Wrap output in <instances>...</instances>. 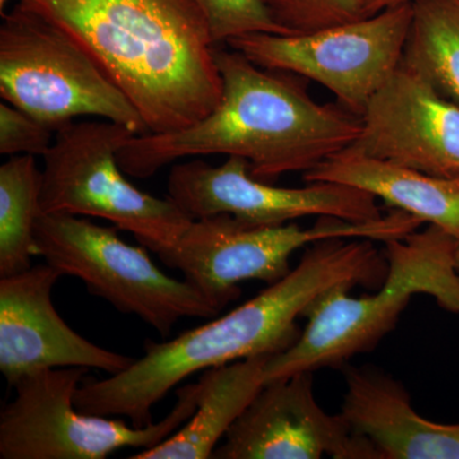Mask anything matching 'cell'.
<instances>
[{"label": "cell", "mask_w": 459, "mask_h": 459, "mask_svg": "<svg viewBox=\"0 0 459 459\" xmlns=\"http://www.w3.org/2000/svg\"><path fill=\"white\" fill-rule=\"evenodd\" d=\"M341 413L380 459H459V424L422 418L407 389L373 367H344Z\"/></svg>", "instance_id": "15"}, {"label": "cell", "mask_w": 459, "mask_h": 459, "mask_svg": "<svg viewBox=\"0 0 459 459\" xmlns=\"http://www.w3.org/2000/svg\"><path fill=\"white\" fill-rule=\"evenodd\" d=\"M401 65L459 105V0H411Z\"/></svg>", "instance_id": "18"}, {"label": "cell", "mask_w": 459, "mask_h": 459, "mask_svg": "<svg viewBox=\"0 0 459 459\" xmlns=\"http://www.w3.org/2000/svg\"><path fill=\"white\" fill-rule=\"evenodd\" d=\"M458 240L434 225L385 241L388 272L373 295L351 298L338 286L320 296L307 310L301 336L286 351L272 356L264 380L323 368H343L370 352L394 331L413 295L433 296L446 312L459 314V274L455 256Z\"/></svg>", "instance_id": "4"}, {"label": "cell", "mask_w": 459, "mask_h": 459, "mask_svg": "<svg viewBox=\"0 0 459 459\" xmlns=\"http://www.w3.org/2000/svg\"><path fill=\"white\" fill-rule=\"evenodd\" d=\"M411 0H362L365 17L374 16L386 8L395 7V5L404 4Z\"/></svg>", "instance_id": "23"}, {"label": "cell", "mask_w": 459, "mask_h": 459, "mask_svg": "<svg viewBox=\"0 0 459 459\" xmlns=\"http://www.w3.org/2000/svg\"><path fill=\"white\" fill-rule=\"evenodd\" d=\"M86 368H56L26 376L0 412L2 459H105L123 448L148 449L183 427L197 410L198 383L181 386L170 412L140 428L75 407Z\"/></svg>", "instance_id": "7"}, {"label": "cell", "mask_w": 459, "mask_h": 459, "mask_svg": "<svg viewBox=\"0 0 459 459\" xmlns=\"http://www.w3.org/2000/svg\"><path fill=\"white\" fill-rule=\"evenodd\" d=\"M412 18L411 2L353 22L304 33H249L229 41L255 65L316 81L341 107L364 113L401 65Z\"/></svg>", "instance_id": "10"}, {"label": "cell", "mask_w": 459, "mask_h": 459, "mask_svg": "<svg viewBox=\"0 0 459 459\" xmlns=\"http://www.w3.org/2000/svg\"><path fill=\"white\" fill-rule=\"evenodd\" d=\"M304 180L346 184L365 190L394 210L437 226L459 241V175L434 177L349 147L304 172Z\"/></svg>", "instance_id": "16"}, {"label": "cell", "mask_w": 459, "mask_h": 459, "mask_svg": "<svg viewBox=\"0 0 459 459\" xmlns=\"http://www.w3.org/2000/svg\"><path fill=\"white\" fill-rule=\"evenodd\" d=\"M380 459L342 413L331 415L314 394L313 373L270 380L217 446L219 459Z\"/></svg>", "instance_id": "12"}, {"label": "cell", "mask_w": 459, "mask_h": 459, "mask_svg": "<svg viewBox=\"0 0 459 459\" xmlns=\"http://www.w3.org/2000/svg\"><path fill=\"white\" fill-rule=\"evenodd\" d=\"M53 129L9 102L0 104V153L44 156L53 144Z\"/></svg>", "instance_id": "22"}, {"label": "cell", "mask_w": 459, "mask_h": 459, "mask_svg": "<svg viewBox=\"0 0 459 459\" xmlns=\"http://www.w3.org/2000/svg\"><path fill=\"white\" fill-rule=\"evenodd\" d=\"M42 156L41 212L99 217L132 232L142 247L170 240L193 217L170 198L142 192L117 155L135 134L110 120L72 123Z\"/></svg>", "instance_id": "8"}, {"label": "cell", "mask_w": 459, "mask_h": 459, "mask_svg": "<svg viewBox=\"0 0 459 459\" xmlns=\"http://www.w3.org/2000/svg\"><path fill=\"white\" fill-rule=\"evenodd\" d=\"M353 150L434 175H459V105L403 65L361 114Z\"/></svg>", "instance_id": "14"}, {"label": "cell", "mask_w": 459, "mask_h": 459, "mask_svg": "<svg viewBox=\"0 0 459 459\" xmlns=\"http://www.w3.org/2000/svg\"><path fill=\"white\" fill-rule=\"evenodd\" d=\"M388 271L374 240L332 238L307 247L282 280L272 283L221 318L184 332L168 342H144V355L107 379L84 377L75 407L98 416H126L134 427L152 424V409L199 371L243 359L277 355L301 336L299 318L338 286L377 289Z\"/></svg>", "instance_id": "1"}, {"label": "cell", "mask_w": 459, "mask_h": 459, "mask_svg": "<svg viewBox=\"0 0 459 459\" xmlns=\"http://www.w3.org/2000/svg\"><path fill=\"white\" fill-rule=\"evenodd\" d=\"M117 230L74 214L41 213L35 231L38 256L164 338L181 318L210 319L220 313L186 281L160 270L146 247L123 241Z\"/></svg>", "instance_id": "9"}, {"label": "cell", "mask_w": 459, "mask_h": 459, "mask_svg": "<svg viewBox=\"0 0 459 459\" xmlns=\"http://www.w3.org/2000/svg\"><path fill=\"white\" fill-rule=\"evenodd\" d=\"M304 188L274 186L256 179L240 157L212 166L202 160L175 165L168 198L193 219L226 213L255 226L286 225L303 217L368 222L383 216L377 198L346 184L316 181Z\"/></svg>", "instance_id": "11"}, {"label": "cell", "mask_w": 459, "mask_h": 459, "mask_svg": "<svg viewBox=\"0 0 459 459\" xmlns=\"http://www.w3.org/2000/svg\"><path fill=\"white\" fill-rule=\"evenodd\" d=\"M8 2L9 0H0V12H2V14H4V7Z\"/></svg>", "instance_id": "25"}, {"label": "cell", "mask_w": 459, "mask_h": 459, "mask_svg": "<svg viewBox=\"0 0 459 459\" xmlns=\"http://www.w3.org/2000/svg\"><path fill=\"white\" fill-rule=\"evenodd\" d=\"M271 358L255 356L202 371L192 418L164 442L129 459L213 458L220 440L265 385V365Z\"/></svg>", "instance_id": "17"}, {"label": "cell", "mask_w": 459, "mask_h": 459, "mask_svg": "<svg viewBox=\"0 0 459 459\" xmlns=\"http://www.w3.org/2000/svg\"><path fill=\"white\" fill-rule=\"evenodd\" d=\"M223 90L204 119L171 133L134 135L117 161L138 179L186 157H240L256 179L272 183L289 172L309 171L352 146L361 117L310 98L295 74L255 65L240 51L217 49Z\"/></svg>", "instance_id": "2"}, {"label": "cell", "mask_w": 459, "mask_h": 459, "mask_svg": "<svg viewBox=\"0 0 459 459\" xmlns=\"http://www.w3.org/2000/svg\"><path fill=\"white\" fill-rule=\"evenodd\" d=\"M422 225L401 210L380 219L350 222L319 217L316 225L303 229L290 222L279 226H255L230 214L195 219L177 237L146 247L171 270L181 272L217 310L241 295L240 283L263 281L272 285L290 273V258L299 249L332 238H360L374 241L407 237Z\"/></svg>", "instance_id": "5"}, {"label": "cell", "mask_w": 459, "mask_h": 459, "mask_svg": "<svg viewBox=\"0 0 459 459\" xmlns=\"http://www.w3.org/2000/svg\"><path fill=\"white\" fill-rule=\"evenodd\" d=\"M62 277L48 263L0 277V371L11 386L36 371L56 368L115 376L134 361L90 342L66 325L51 301Z\"/></svg>", "instance_id": "13"}, {"label": "cell", "mask_w": 459, "mask_h": 459, "mask_svg": "<svg viewBox=\"0 0 459 459\" xmlns=\"http://www.w3.org/2000/svg\"><path fill=\"white\" fill-rule=\"evenodd\" d=\"M274 22L304 33L365 18L362 0H263Z\"/></svg>", "instance_id": "20"}, {"label": "cell", "mask_w": 459, "mask_h": 459, "mask_svg": "<svg viewBox=\"0 0 459 459\" xmlns=\"http://www.w3.org/2000/svg\"><path fill=\"white\" fill-rule=\"evenodd\" d=\"M90 54L148 133L186 128L222 98L216 47L195 0H18Z\"/></svg>", "instance_id": "3"}, {"label": "cell", "mask_w": 459, "mask_h": 459, "mask_svg": "<svg viewBox=\"0 0 459 459\" xmlns=\"http://www.w3.org/2000/svg\"><path fill=\"white\" fill-rule=\"evenodd\" d=\"M455 271H457V273L459 274V241L457 244V249H455Z\"/></svg>", "instance_id": "24"}, {"label": "cell", "mask_w": 459, "mask_h": 459, "mask_svg": "<svg viewBox=\"0 0 459 459\" xmlns=\"http://www.w3.org/2000/svg\"><path fill=\"white\" fill-rule=\"evenodd\" d=\"M204 11L214 44L249 33L287 32L272 18L263 0H195Z\"/></svg>", "instance_id": "21"}, {"label": "cell", "mask_w": 459, "mask_h": 459, "mask_svg": "<svg viewBox=\"0 0 459 459\" xmlns=\"http://www.w3.org/2000/svg\"><path fill=\"white\" fill-rule=\"evenodd\" d=\"M0 95L60 131L98 117L146 134L143 117L68 33L18 3L0 26Z\"/></svg>", "instance_id": "6"}, {"label": "cell", "mask_w": 459, "mask_h": 459, "mask_svg": "<svg viewBox=\"0 0 459 459\" xmlns=\"http://www.w3.org/2000/svg\"><path fill=\"white\" fill-rule=\"evenodd\" d=\"M41 183L35 156H12L0 166V277L29 270L38 256Z\"/></svg>", "instance_id": "19"}]
</instances>
